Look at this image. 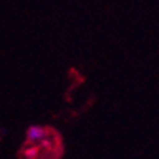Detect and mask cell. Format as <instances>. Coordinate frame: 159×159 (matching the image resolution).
I'll return each instance as SVG.
<instances>
[{
    "mask_svg": "<svg viewBox=\"0 0 159 159\" xmlns=\"http://www.w3.org/2000/svg\"><path fill=\"white\" fill-rule=\"evenodd\" d=\"M48 130L45 127H41V125H31L26 131V140L31 145H38V143H43L44 140L47 139L48 136Z\"/></svg>",
    "mask_w": 159,
    "mask_h": 159,
    "instance_id": "obj_1",
    "label": "cell"
}]
</instances>
